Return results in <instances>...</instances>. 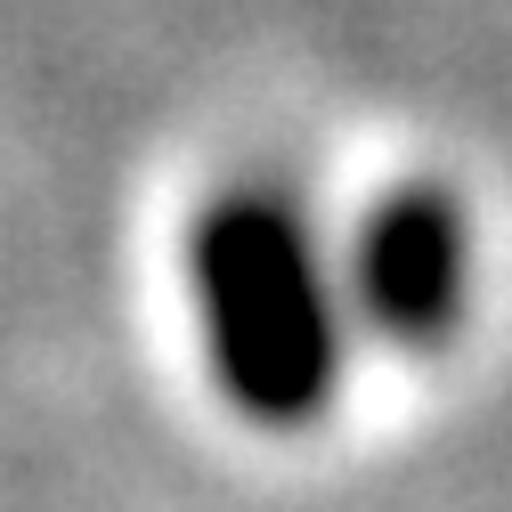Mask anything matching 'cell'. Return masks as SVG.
<instances>
[{
  "label": "cell",
  "instance_id": "6da1fadb",
  "mask_svg": "<svg viewBox=\"0 0 512 512\" xmlns=\"http://www.w3.org/2000/svg\"><path fill=\"white\" fill-rule=\"evenodd\" d=\"M187 269H196L204 358L228 407L269 431H301L326 415L342 382V285L293 187H220L196 220Z\"/></svg>",
  "mask_w": 512,
  "mask_h": 512
},
{
  "label": "cell",
  "instance_id": "7a4b0ae2",
  "mask_svg": "<svg viewBox=\"0 0 512 512\" xmlns=\"http://www.w3.org/2000/svg\"><path fill=\"white\" fill-rule=\"evenodd\" d=\"M342 301L391 350H439L472 309V220L447 187H391L350 236Z\"/></svg>",
  "mask_w": 512,
  "mask_h": 512
}]
</instances>
